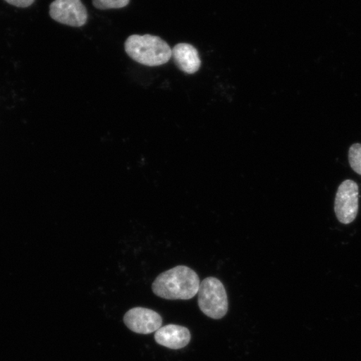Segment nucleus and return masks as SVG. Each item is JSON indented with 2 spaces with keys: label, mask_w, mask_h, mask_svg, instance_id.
<instances>
[{
  "label": "nucleus",
  "mask_w": 361,
  "mask_h": 361,
  "mask_svg": "<svg viewBox=\"0 0 361 361\" xmlns=\"http://www.w3.org/2000/svg\"><path fill=\"white\" fill-rule=\"evenodd\" d=\"M200 279L195 271L180 265L158 275L152 283V291L169 300H188L197 295Z\"/></svg>",
  "instance_id": "1"
},
{
  "label": "nucleus",
  "mask_w": 361,
  "mask_h": 361,
  "mask_svg": "<svg viewBox=\"0 0 361 361\" xmlns=\"http://www.w3.org/2000/svg\"><path fill=\"white\" fill-rule=\"evenodd\" d=\"M124 47L130 59L146 66L165 65L171 58V48L159 36L133 35L126 39Z\"/></svg>",
  "instance_id": "2"
},
{
  "label": "nucleus",
  "mask_w": 361,
  "mask_h": 361,
  "mask_svg": "<svg viewBox=\"0 0 361 361\" xmlns=\"http://www.w3.org/2000/svg\"><path fill=\"white\" fill-rule=\"evenodd\" d=\"M198 305L207 317L220 319L228 310L227 292L224 283L215 277L203 279L197 293Z\"/></svg>",
  "instance_id": "3"
},
{
  "label": "nucleus",
  "mask_w": 361,
  "mask_h": 361,
  "mask_svg": "<svg viewBox=\"0 0 361 361\" xmlns=\"http://www.w3.org/2000/svg\"><path fill=\"white\" fill-rule=\"evenodd\" d=\"M359 211V187L352 180L343 182L338 191L335 200V213L337 219L343 224H350L357 216Z\"/></svg>",
  "instance_id": "4"
},
{
  "label": "nucleus",
  "mask_w": 361,
  "mask_h": 361,
  "mask_svg": "<svg viewBox=\"0 0 361 361\" xmlns=\"http://www.w3.org/2000/svg\"><path fill=\"white\" fill-rule=\"evenodd\" d=\"M49 16L60 24L81 27L87 24L88 12L81 0H55L49 6Z\"/></svg>",
  "instance_id": "5"
},
{
  "label": "nucleus",
  "mask_w": 361,
  "mask_h": 361,
  "mask_svg": "<svg viewBox=\"0 0 361 361\" xmlns=\"http://www.w3.org/2000/svg\"><path fill=\"white\" fill-rule=\"evenodd\" d=\"M124 323L130 331L148 335L157 332L161 327L162 319L156 311L135 307L128 311L124 315Z\"/></svg>",
  "instance_id": "6"
},
{
  "label": "nucleus",
  "mask_w": 361,
  "mask_h": 361,
  "mask_svg": "<svg viewBox=\"0 0 361 361\" xmlns=\"http://www.w3.org/2000/svg\"><path fill=\"white\" fill-rule=\"evenodd\" d=\"M171 58L180 71L188 75L195 74L200 71L202 61L197 49L187 43L176 44L171 49Z\"/></svg>",
  "instance_id": "7"
},
{
  "label": "nucleus",
  "mask_w": 361,
  "mask_h": 361,
  "mask_svg": "<svg viewBox=\"0 0 361 361\" xmlns=\"http://www.w3.org/2000/svg\"><path fill=\"white\" fill-rule=\"evenodd\" d=\"M157 344L171 350H179L186 347L191 341V333L186 327L169 324L161 327L155 334Z\"/></svg>",
  "instance_id": "8"
},
{
  "label": "nucleus",
  "mask_w": 361,
  "mask_h": 361,
  "mask_svg": "<svg viewBox=\"0 0 361 361\" xmlns=\"http://www.w3.org/2000/svg\"><path fill=\"white\" fill-rule=\"evenodd\" d=\"M130 0H92L94 8L100 11L118 10L128 6Z\"/></svg>",
  "instance_id": "9"
},
{
  "label": "nucleus",
  "mask_w": 361,
  "mask_h": 361,
  "mask_svg": "<svg viewBox=\"0 0 361 361\" xmlns=\"http://www.w3.org/2000/svg\"><path fill=\"white\" fill-rule=\"evenodd\" d=\"M349 162L351 169L361 175V144L355 143L350 147Z\"/></svg>",
  "instance_id": "10"
},
{
  "label": "nucleus",
  "mask_w": 361,
  "mask_h": 361,
  "mask_svg": "<svg viewBox=\"0 0 361 361\" xmlns=\"http://www.w3.org/2000/svg\"><path fill=\"white\" fill-rule=\"evenodd\" d=\"M4 1L18 8H27L32 6L35 0H4Z\"/></svg>",
  "instance_id": "11"
}]
</instances>
